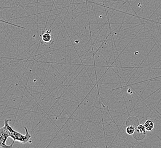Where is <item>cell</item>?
Returning a JSON list of instances; mask_svg holds the SVG:
<instances>
[{
    "label": "cell",
    "instance_id": "obj_1",
    "mask_svg": "<svg viewBox=\"0 0 161 148\" xmlns=\"http://www.w3.org/2000/svg\"><path fill=\"white\" fill-rule=\"evenodd\" d=\"M10 121L9 120L5 119L4 120V124L6 125L7 131H8V134L9 136V137L15 141H18L22 144H26L28 142H31L30 140L31 139V134L29 132L28 129L26 126H23L24 129H25L26 134L25 135L22 134L18 132L15 131L12 127L9 125V122Z\"/></svg>",
    "mask_w": 161,
    "mask_h": 148
},
{
    "label": "cell",
    "instance_id": "obj_2",
    "mask_svg": "<svg viewBox=\"0 0 161 148\" xmlns=\"http://www.w3.org/2000/svg\"><path fill=\"white\" fill-rule=\"evenodd\" d=\"M9 137V136L8 134L6 125H4L3 127L0 128V147L1 148H11L13 147L15 141H13L11 145H7V141Z\"/></svg>",
    "mask_w": 161,
    "mask_h": 148
},
{
    "label": "cell",
    "instance_id": "obj_3",
    "mask_svg": "<svg viewBox=\"0 0 161 148\" xmlns=\"http://www.w3.org/2000/svg\"><path fill=\"white\" fill-rule=\"evenodd\" d=\"M146 134V130L144 125H138L136 128L134 133H133V137L137 140H143Z\"/></svg>",
    "mask_w": 161,
    "mask_h": 148
},
{
    "label": "cell",
    "instance_id": "obj_4",
    "mask_svg": "<svg viewBox=\"0 0 161 148\" xmlns=\"http://www.w3.org/2000/svg\"><path fill=\"white\" fill-rule=\"evenodd\" d=\"M51 30H46L42 36V39L44 42L48 43L49 42H50V40H52V35H51Z\"/></svg>",
    "mask_w": 161,
    "mask_h": 148
},
{
    "label": "cell",
    "instance_id": "obj_5",
    "mask_svg": "<svg viewBox=\"0 0 161 148\" xmlns=\"http://www.w3.org/2000/svg\"><path fill=\"white\" fill-rule=\"evenodd\" d=\"M144 125L145 126V128L146 131H151L153 129V122L152 121H151L150 120H146L145 124Z\"/></svg>",
    "mask_w": 161,
    "mask_h": 148
},
{
    "label": "cell",
    "instance_id": "obj_6",
    "mask_svg": "<svg viewBox=\"0 0 161 148\" xmlns=\"http://www.w3.org/2000/svg\"><path fill=\"white\" fill-rule=\"evenodd\" d=\"M135 129H136V128L133 126V125H127L126 129V132L129 135H133V133H134Z\"/></svg>",
    "mask_w": 161,
    "mask_h": 148
}]
</instances>
